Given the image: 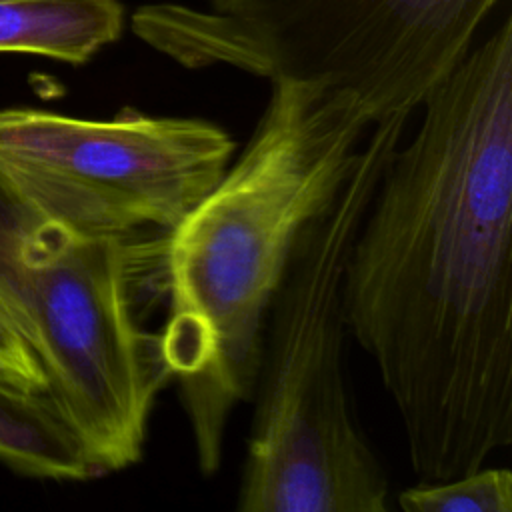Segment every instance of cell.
<instances>
[{"label": "cell", "instance_id": "6da1fadb", "mask_svg": "<svg viewBox=\"0 0 512 512\" xmlns=\"http://www.w3.org/2000/svg\"><path fill=\"white\" fill-rule=\"evenodd\" d=\"M356 232L348 332L412 470L446 480L512 442V20L426 96Z\"/></svg>", "mask_w": 512, "mask_h": 512}, {"label": "cell", "instance_id": "7a4b0ae2", "mask_svg": "<svg viewBox=\"0 0 512 512\" xmlns=\"http://www.w3.org/2000/svg\"><path fill=\"white\" fill-rule=\"evenodd\" d=\"M376 124L350 98L272 84L216 184L166 234L160 330L202 474L256 384L268 308L300 232L336 198Z\"/></svg>", "mask_w": 512, "mask_h": 512}, {"label": "cell", "instance_id": "3957f363", "mask_svg": "<svg viewBox=\"0 0 512 512\" xmlns=\"http://www.w3.org/2000/svg\"><path fill=\"white\" fill-rule=\"evenodd\" d=\"M410 118L376 124L330 206L298 236L268 308L238 488L242 512H384L388 476L346 378V264Z\"/></svg>", "mask_w": 512, "mask_h": 512}, {"label": "cell", "instance_id": "277c9868", "mask_svg": "<svg viewBox=\"0 0 512 512\" xmlns=\"http://www.w3.org/2000/svg\"><path fill=\"white\" fill-rule=\"evenodd\" d=\"M166 234L74 230L0 172V308L100 476L142 458L152 406L172 380L160 332L142 320L150 290L164 292Z\"/></svg>", "mask_w": 512, "mask_h": 512}, {"label": "cell", "instance_id": "5b68a950", "mask_svg": "<svg viewBox=\"0 0 512 512\" xmlns=\"http://www.w3.org/2000/svg\"><path fill=\"white\" fill-rule=\"evenodd\" d=\"M500 0H210L146 4L132 32L184 68L232 66L412 118Z\"/></svg>", "mask_w": 512, "mask_h": 512}, {"label": "cell", "instance_id": "8992f818", "mask_svg": "<svg viewBox=\"0 0 512 512\" xmlns=\"http://www.w3.org/2000/svg\"><path fill=\"white\" fill-rule=\"evenodd\" d=\"M234 154V138L202 118L0 108V172L44 214L86 234L172 230Z\"/></svg>", "mask_w": 512, "mask_h": 512}, {"label": "cell", "instance_id": "52a82bcc", "mask_svg": "<svg viewBox=\"0 0 512 512\" xmlns=\"http://www.w3.org/2000/svg\"><path fill=\"white\" fill-rule=\"evenodd\" d=\"M0 460L20 474L90 480L100 472L46 388L0 376Z\"/></svg>", "mask_w": 512, "mask_h": 512}, {"label": "cell", "instance_id": "ba28073f", "mask_svg": "<svg viewBox=\"0 0 512 512\" xmlns=\"http://www.w3.org/2000/svg\"><path fill=\"white\" fill-rule=\"evenodd\" d=\"M122 28L118 0H0V52L84 64Z\"/></svg>", "mask_w": 512, "mask_h": 512}, {"label": "cell", "instance_id": "9c48e42d", "mask_svg": "<svg viewBox=\"0 0 512 512\" xmlns=\"http://www.w3.org/2000/svg\"><path fill=\"white\" fill-rule=\"evenodd\" d=\"M404 512H512V472L478 466L446 480H424L398 494Z\"/></svg>", "mask_w": 512, "mask_h": 512}, {"label": "cell", "instance_id": "30bf717a", "mask_svg": "<svg viewBox=\"0 0 512 512\" xmlns=\"http://www.w3.org/2000/svg\"><path fill=\"white\" fill-rule=\"evenodd\" d=\"M0 376L34 386V388H46V374L28 346V342L18 334V330L12 326L8 316L0 308Z\"/></svg>", "mask_w": 512, "mask_h": 512}]
</instances>
